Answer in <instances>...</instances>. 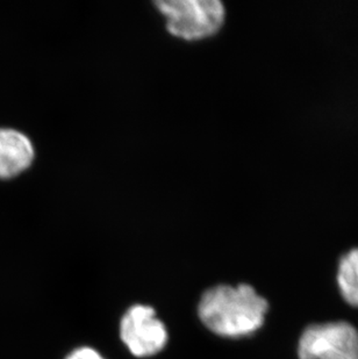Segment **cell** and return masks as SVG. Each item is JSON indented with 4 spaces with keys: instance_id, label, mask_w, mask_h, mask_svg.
<instances>
[{
    "instance_id": "obj_1",
    "label": "cell",
    "mask_w": 358,
    "mask_h": 359,
    "mask_svg": "<svg viewBox=\"0 0 358 359\" xmlns=\"http://www.w3.org/2000/svg\"><path fill=\"white\" fill-rule=\"evenodd\" d=\"M267 312V299L248 284L216 285L204 292L198 304L200 321L225 339L253 335L263 327Z\"/></svg>"
},
{
    "instance_id": "obj_2",
    "label": "cell",
    "mask_w": 358,
    "mask_h": 359,
    "mask_svg": "<svg viewBox=\"0 0 358 359\" xmlns=\"http://www.w3.org/2000/svg\"><path fill=\"white\" fill-rule=\"evenodd\" d=\"M155 5L166 18L170 34L183 40L213 36L226 20L225 5L220 0H161Z\"/></svg>"
},
{
    "instance_id": "obj_6",
    "label": "cell",
    "mask_w": 358,
    "mask_h": 359,
    "mask_svg": "<svg viewBox=\"0 0 358 359\" xmlns=\"http://www.w3.org/2000/svg\"><path fill=\"white\" fill-rule=\"evenodd\" d=\"M336 281L342 299L358 309V248H352L340 258Z\"/></svg>"
},
{
    "instance_id": "obj_3",
    "label": "cell",
    "mask_w": 358,
    "mask_h": 359,
    "mask_svg": "<svg viewBox=\"0 0 358 359\" xmlns=\"http://www.w3.org/2000/svg\"><path fill=\"white\" fill-rule=\"evenodd\" d=\"M297 353L299 359H358V330L347 321L308 325Z\"/></svg>"
},
{
    "instance_id": "obj_5",
    "label": "cell",
    "mask_w": 358,
    "mask_h": 359,
    "mask_svg": "<svg viewBox=\"0 0 358 359\" xmlns=\"http://www.w3.org/2000/svg\"><path fill=\"white\" fill-rule=\"evenodd\" d=\"M33 160L34 147L27 136L15 129H0V178L20 175Z\"/></svg>"
},
{
    "instance_id": "obj_4",
    "label": "cell",
    "mask_w": 358,
    "mask_h": 359,
    "mask_svg": "<svg viewBox=\"0 0 358 359\" xmlns=\"http://www.w3.org/2000/svg\"><path fill=\"white\" fill-rule=\"evenodd\" d=\"M120 339L133 356L147 358L166 348L169 334L155 309L139 304L129 307L122 316Z\"/></svg>"
},
{
    "instance_id": "obj_7",
    "label": "cell",
    "mask_w": 358,
    "mask_h": 359,
    "mask_svg": "<svg viewBox=\"0 0 358 359\" xmlns=\"http://www.w3.org/2000/svg\"><path fill=\"white\" fill-rule=\"evenodd\" d=\"M65 359H106L97 350L90 346H81L69 353Z\"/></svg>"
}]
</instances>
